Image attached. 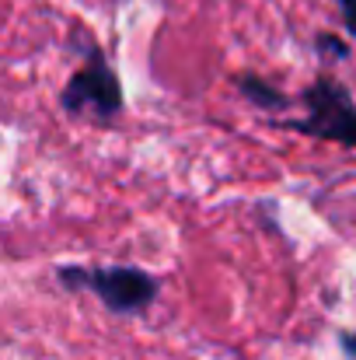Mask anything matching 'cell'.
Returning a JSON list of instances; mask_svg holds the SVG:
<instances>
[{
	"mask_svg": "<svg viewBox=\"0 0 356 360\" xmlns=\"http://www.w3.org/2000/svg\"><path fill=\"white\" fill-rule=\"evenodd\" d=\"M339 11H343V21L346 28L356 35V0H339Z\"/></svg>",
	"mask_w": 356,
	"mask_h": 360,
	"instance_id": "obj_6",
	"label": "cell"
},
{
	"mask_svg": "<svg viewBox=\"0 0 356 360\" xmlns=\"http://www.w3.org/2000/svg\"><path fill=\"white\" fill-rule=\"evenodd\" d=\"M60 105L70 116H91L102 126L122 112V84H119L116 70L105 63L98 46L88 49V60L77 67V74L60 91Z\"/></svg>",
	"mask_w": 356,
	"mask_h": 360,
	"instance_id": "obj_2",
	"label": "cell"
},
{
	"mask_svg": "<svg viewBox=\"0 0 356 360\" xmlns=\"http://www.w3.org/2000/svg\"><path fill=\"white\" fill-rule=\"evenodd\" d=\"M339 343H343V350H346V357L356 360V333H343L339 336Z\"/></svg>",
	"mask_w": 356,
	"mask_h": 360,
	"instance_id": "obj_7",
	"label": "cell"
},
{
	"mask_svg": "<svg viewBox=\"0 0 356 360\" xmlns=\"http://www.w3.org/2000/svg\"><path fill=\"white\" fill-rule=\"evenodd\" d=\"M60 283L70 290H95L116 315H140L154 304L161 283L140 266H60Z\"/></svg>",
	"mask_w": 356,
	"mask_h": 360,
	"instance_id": "obj_1",
	"label": "cell"
},
{
	"mask_svg": "<svg viewBox=\"0 0 356 360\" xmlns=\"http://www.w3.org/2000/svg\"><path fill=\"white\" fill-rule=\"evenodd\" d=\"M304 120H286L290 129H301L308 136L336 140L343 147H356V105L343 81L318 77L304 91Z\"/></svg>",
	"mask_w": 356,
	"mask_h": 360,
	"instance_id": "obj_3",
	"label": "cell"
},
{
	"mask_svg": "<svg viewBox=\"0 0 356 360\" xmlns=\"http://www.w3.org/2000/svg\"><path fill=\"white\" fill-rule=\"evenodd\" d=\"M318 49H322L325 56H339V60L350 56V49H346L343 39H336V35H318Z\"/></svg>",
	"mask_w": 356,
	"mask_h": 360,
	"instance_id": "obj_5",
	"label": "cell"
},
{
	"mask_svg": "<svg viewBox=\"0 0 356 360\" xmlns=\"http://www.w3.org/2000/svg\"><path fill=\"white\" fill-rule=\"evenodd\" d=\"M241 91H244L248 102H255V105H262V109H283V105H286V95H283L279 88L265 84V81L255 77V74H244V77H241Z\"/></svg>",
	"mask_w": 356,
	"mask_h": 360,
	"instance_id": "obj_4",
	"label": "cell"
}]
</instances>
